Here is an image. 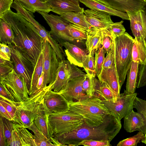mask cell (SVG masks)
I'll list each match as a JSON object with an SVG mask.
<instances>
[{
    "label": "cell",
    "instance_id": "15",
    "mask_svg": "<svg viewBox=\"0 0 146 146\" xmlns=\"http://www.w3.org/2000/svg\"><path fill=\"white\" fill-rule=\"evenodd\" d=\"M13 130L7 146H36L34 135L27 129L18 124L13 123Z\"/></svg>",
    "mask_w": 146,
    "mask_h": 146
},
{
    "label": "cell",
    "instance_id": "21",
    "mask_svg": "<svg viewBox=\"0 0 146 146\" xmlns=\"http://www.w3.org/2000/svg\"><path fill=\"white\" fill-rule=\"evenodd\" d=\"M90 9L108 13L110 15L118 17L123 19L129 20L127 13L114 9L102 0H79Z\"/></svg>",
    "mask_w": 146,
    "mask_h": 146
},
{
    "label": "cell",
    "instance_id": "35",
    "mask_svg": "<svg viewBox=\"0 0 146 146\" xmlns=\"http://www.w3.org/2000/svg\"><path fill=\"white\" fill-rule=\"evenodd\" d=\"M94 55L88 54L83 65L86 74L90 78L95 77L96 76Z\"/></svg>",
    "mask_w": 146,
    "mask_h": 146
},
{
    "label": "cell",
    "instance_id": "25",
    "mask_svg": "<svg viewBox=\"0 0 146 146\" xmlns=\"http://www.w3.org/2000/svg\"><path fill=\"white\" fill-rule=\"evenodd\" d=\"M94 87L92 97L100 99L101 101H111L115 102V97L111 90L105 83L101 82L95 77L94 78Z\"/></svg>",
    "mask_w": 146,
    "mask_h": 146
},
{
    "label": "cell",
    "instance_id": "39",
    "mask_svg": "<svg viewBox=\"0 0 146 146\" xmlns=\"http://www.w3.org/2000/svg\"><path fill=\"white\" fill-rule=\"evenodd\" d=\"M19 102L9 100L0 96V104H1L9 113L13 119L17 110Z\"/></svg>",
    "mask_w": 146,
    "mask_h": 146
},
{
    "label": "cell",
    "instance_id": "19",
    "mask_svg": "<svg viewBox=\"0 0 146 146\" xmlns=\"http://www.w3.org/2000/svg\"><path fill=\"white\" fill-rule=\"evenodd\" d=\"M129 17L131 29L135 37H141L146 41V15L143 10L134 14L126 13Z\"/></svg>",
    "mask_w": 146,
    "mask_h": 146
},
{
    "label": "cell",
    "instance_id": "51",
    "mask_svg": "<svg viewBox=\"0 0 146 146\" xmlns=\"http://www.w3.org/2000/svg\"><path fill=\"white\" fill-rule=\"evenodd\" d=\"M7 146V143L4 135L3 126L2 121L0 120V146Z\"/></svg>",
    "mask_w": 146,
    "mask_h": 146
},
{
    "label": "cell",
    "instance_id": "18",
    "mask_svg": "<svg viewBox=\"0 0 146 146\" xmlns=\"http://www.w3.org/2000/svg\"><path fill=\"white\" fill-rule=\"evenodd\" d=\"M102 0L114 9L131 14L143 10L146 3L141 0Z\"/></svg>",
    "mask_w": 146,
    "mask_h": 146
},
{
    "label": "cell",
    "instance_id": "4",
    "mask_svg": "<svg viewBox=\"0 0 146 146\" xmlns=\"http://www.w3.org/2000/svg\"><path fill=\"white\" fill-rule=\"evenodd\" d=\"M69 110L81 115L85 122L91 126H98L110 114L99 98L89 97L79 101L69 103Z\"/></svg>",
    "mask_w": 146,
    "mask_h": 146
},
{
    "label": "cell",
    "instance_id": "3",
    "mask_svg": "<svg viewBox=\"0 0 146 146\" xmlns=\"http://www.w3.org/2000/svg\"><path fill=\"white\" fill-rule=\"evenodd\" d=\"M52 86L49 84L29 96L27 100L19 102L13 123L28 129L36 117L46 111L43 104L44 96Z\"/></svg>",
    "mask_w": 146,
    "mask_h": 146
},
{
    "label": "cell",
    "instance_id": "29",
    "mask_svg": "<svg viewBox=\"0 0 146 146\" xmlns=\"http://www.w3.org/2000/svg\"><path fill=\"white\" fill-rule=\"evenodd\" d=\"M49 115L45 111L36 117L34 123L47 138L50 139L52 137L53 132L48 119Z\"/></svg>",
    "mask_w": 146,
    "mask_h": 146
},
{
    "label": "cell",
    "instance_id": "7",
    "mask_svg": "<svg viewBox=\"0 0 146 146\" xmlns=\"http://www.w3.org/2000/svg\"><path fill=\"white\" fill-rule=\"evenodd\" d=\"M137 94H130L125 90L120 94L116 101H101V102L108 109L110 113L121 120L129 114L133 110L134 102Z\"/></svg>",
    "mask_w": 146,
    "mask_h": 146
},
{
    "label": "cell",
    "instance_id": "1",
    "mask_svg": "<svg viewBox=\"0 0 146 146\" xmlns=\"http://www.w3.org/2000/svg\"><path fill=\"white\" fill-rule=\"evenodd\" d=\"M11 26L14 38L13 44L35 66L42 51L44 39L36 28L21 14L9 9L0 17Z\"/></svg>",
    "mask_w": 146,
    "mask_h": 146
},
{
    "label": "cell",
    "instance_id": "32",
    "mask_svg": "<svg viewBox=\"0 0 146 146\" xmlns=\"http://www.w3.org/2000/svg\"><path fill=\"white\" fill-rule=\"evenodd\" d=\"M14 38V33L11 26L0 19V43L7 45L12 44H13Z\"/></svg>",
    "mask_w": 146,
    "mask_h": 146
},
{
    "label": "cell",
    "instance_id": "36",
    "mask_svg": "<svg viewBox=\"0 0 146 146\" xmlns=\"http://www.w3.org/2000/svg\"><path fill=\"white\" fill-rule=\"evenodd\" d=\"M68 29L70 35L74 39L81 40L87 39L88 31L70 23L68 26Z\"/></svg>",
    "mask_w": 146,
    "mask_h": 146
},
{
    "label": "cell",
    "instance_id": "43",
    "mask_svg": "<svg viewBox=\"0 0 146 146\" xmlns=\"http://www.w3.org/2000/svg\"><path fill=\"white\" fill-rule=\"evenodd\" d=\"M13 68V61L0 57V78L7 75Z\"/></svg>",
    "mask_w": 146,
    "mask_h": 146
},
{
    "label": "cell",
    "instance_id": "6",
    "mask_svg": "<svg viewBox=\"0 0 146 146\" xmlns=\"http://www.w3.org/2000/svg\"><path fill=\"white\" fill-rule=\"evenodd\" d=\"M48 119L53 134H59L73 131L81 125L85 121L81 115L69 111L50 114Z\"/></svg>",
    "mask_w": 146,
    "mask_h": 146
},
{
    "label": "cell",
    "instance_id": "24",
    "mask_svg": "<svg viewBox=\"0 0 146 146\" xmlns=\"http://www.w3.org/2000/svg\"><path fill=\"white\" fill-rule=\"evenodd\" d=\"M132 60L140 65L146 64V41L141 37H135L131 52Z\"/></svg>",
    "mask_w": 146,
    "mask_h": 146
},
{
    "label": "cell",
    "instance_id": "26",
    "mask_svg": "<svg viewBox=\"0 0 146 146\" xmlns=\"http://www.w3.org/2000/svg\"><path fill=\"white\" fill-rule=\"evenodd\" d=\"M87 36L86 42L87 51L90 55H94L102 46L101 29L93 27L87 32Z\"/></svg>",
    "mask_w": 146,
    "mask_h": 146
},
{
    "label": "cell",
    "instance_id": "41",
    "mask_svg": "<svg viewBox=\"0 0 146 146\" xmlns=\"http://www.w3.org/2000/svg\"><path fill=\"white\" fill-rule=\"evenodd\" d=\"M0 119L3 123L4 135L8 145L11 140L13 130V121L1 116Z\"/></svg>",
    "mask_w": 146,
    "mask_h": 146
},
{
    "label": "cell",
    "instance_id": "56",
    "mask_svg": "<svg viewBox=\"0 0 146 146\" xmlns=\"http://www.w3.org/2000/svg\"><path fill=\"white\" fill-rule=\"evenodd\" d=\"M141 141L146 145V133L145 134V135L144 137Z\"/></svg>",
    "mask_w": 146,
    "mask_h": 146
},
{
    "label": "cell",
    "instance_id": "52",
    "mask_svg": "<svg viewBox=\"0 0 146 146\" xmlns=\"http://www.w3.org/2000/svg\"><path fill=\"white\" fill-rule=\"evenodd\" d=\"M0 116L10 120L12 121H13V117L5 107L1 104H0Z\"/></svg>",
    "mask_w": 146,
    "mask_h": 146
},
{
    "label": "cell",
    "instance_id": "2",
    "mask_svg": "<svg viewBox=\"0 0 146 146\" xmlns=\"http://www.w3.org/2000/svg\"><path fill=\"white\" fill-rule=\"evenodd\" d=\"M121 120L110 113L107 115L100 125L91 126L84 122L76 129L68 133L53 134L63 146H78L84 140L108 141L110 142L121 128Z\"/></svg>",
    "mask_w": 146,
    "mask_h": 146
},
{
    "label": "cell",
    "instance_id": "12",
    "mask_svg": "<svg viewBox=\"0 0 146 146\" xmlns=\"http://www.w3.org/2000/svg\"><path fill=\"white\" fill-rule=\"evenodd\" d=\"M11 59L15 71L25 79L29 90L30 89L34 67L22 52L15 45L11 44Z\"/></svg>",
    "mask_w": 146,
    "mask_h": 146
},
{
    "label": "cell",
    "instance_id": "37",
    "mask_svg": "<svg viewBox=\"0 0 146 146\" xmlns=\"http://www.w3.org/2000/svg\"><path fill=\"white\" fill-rule=\"evenodd\" d=\"M145 134L139 131L134 136L120 141L117 146H137V144L143 139Z\"/></svg>",
    "mask_w": 146,
    "mask_h": 146
},
{
    "label": "cell",
    "instance_id": "22",
    "mask_svg": "<svg viewBox=\"0 0 146 146\" xmlns=\"http://www.w3.org/2000/svg\"><path fill=\"white\" fill-rule=\"evenodd\" d=\"M51 11L60 15L67 12L84 13V8L68 0H48L45 2Z\"/></svg>",
    "mask_w": 146,
    "mask_h": 146
},
{
    "label": "cell",
    "instance_id": "20",
    "mask_svg": "<svg viewBox=\"0 0 146 146\" xmlns=\"http://www.w3.org/2000/svg\"><path fill=\"white\" fill-rule=\"evenodd\" d=\"M62 45L66 48L64 52L68 60L71 64L83 67V64L88 55L86 52L75 45L68 41L62 42Z\"/></svg>",
    "mask_w": 146,
    "mask_h": 146
},
{
    "label": "cell",
    "instance_id": "57",
    "mask_svg": "<svg viewBox=\"0 0 146 146\" xmlns=\"http://www.w3.org/2000/svg\"><path fill=\"white\" fill-rule=\"evenodd\" d=\"M143 10L146 15V3L143 7Z\"/></svg>",
    "mask_w": 146,
    "mask_h": 146
},
{
    "label": "cell",
    "instance_id": "55",
    "mask_svg": "<svg viewBox=\"0 0 146 146\" xmlns=\"http://www.w3.org/2000/svg\"><path fill=\"white\" fill-rule=\"evenodd\" d=\"M42 2H46V1H47L48 0H39ZM72 2L75 3L76 5H79V0H68Z\"/></svg>",
    "mask_w": 146,
    "mask_h": 146
},
{
    "label": "cell",
    "instance_id": "31",
    "mask_svg": "<svg viewBox=\"0 0 146 146\" xmlns=\"http://www.w3.org/2000/svg\"><path fill=\"white\" fill-rule=\"evenodd\" d=\"M44 57L42 52L38 57L36 65L34 67L32 74L31 86L29 90V96L35 93L38 80L43 70Z\"/></svg>",
    "mask_w": 146,
    "mask_h": 146
},
{
    "label": "cell",
    "instance_id": "40",
    "mask_svg": "<svg viewBox=\"0 0 146 146\" xmlns=\"http://www.w3.org/2000/svg\"><path fill=\"white\" fill-rule=\"evenodd\" d=\"M133 108L136 109L137 112L142 117L146 130V100H143L136 96L134 101Z\"/></svg>",
    "mask_w": 146,
    "mask_h": 146
},
{
    "label": "cell",
    "instance_id": "34",
    "mask_svg": "<svg viewBox=\"0 0 146 146\" xmlns=\"http://www.w3.org/2000/svg\"><path fill=\"white\" fill-rule=\"evenodd\" d=\"M101 32L102 46L106 53L111 49L114 37L110 28L101 29Z\"/></svg>",
    "mask_w": 146,
    "mask_h": 146
},
{
    "label": "cell",
    "instance_id": "49",
    "mask_svg": "<svg viewBox=\"0 0 146 146\" xmlns=\"http://www.w3.org/2000/svg\"><path fill=\"white\" fill-rule=\"evenodd\" d=\"M14 0H0V17L7 10L10 9Z\"/></svg>",
    "mask_w": 146,
    "mask_h": 146
},
{
    "label": "cell",
    "instance_id": "9",
    "mask_svg": "<svg viewBox=\"0 0 146 146\" xmlns=\"http://www.w3.org/2000/svg\"><path fill=\"white\" fill-rule=\"evenodd\" d=\"M87 75L68 60H61L59 63L54 81L51 84V90L58 92L70 79Z\"/></svg>",
    "mask_w": 146,
    "mask_h": 146
},
{
    "label": "cell",
    "instance_id": "11",
    "mask_svg": "<svg viewBox=\"0 0 146 146\" xmlns=\"http://www.w3.org/2000/svg\"><path fill=\"white\" fill-rule=\"evenodd\" d=\"M44 57V88L47 85L52 84L54 81L60 60L50 44L44 40L42 51Z\"/></svg>",
    "mask_w": 146,
    "mask_h": 146
},
{
    "label": "cell",
    "instance_id": "8",
    "mask_svg": "<svg viewBox=\"0 0 146 146\" xmlns=\"http://www.w3.org/2000/svg\"><path fill=\"white\" fill-rule=\"evenodd\" d=\"M0 82L5 85L16 102H22L29 98V90L24 79L14 69L0 78Z\"/></svg>",
    "mask_w": 146,
    "mask_h": 146
},
{
    "label": "cell",
    "instance_id": "5",
    "mask_svg": "<svg viewBox=\"0 0 146 146\" xmlns=\"http://www.w3.org/2000/svg\"><path fill=\"white\" fill-rule=\"evenodd\" d=\"M133 39L127 32L114 39L115 66L121 89L125 82L132 60Z\"/></svg>",
    "mask_w": 146,
    "mask_h": 146
},
{
    "label": "cell",
    "instance_id": "38",
    "mask_svg": "<svg viewBox=\"0 0 146 146\" xmlns=\"http://www.w3.org/2000/svg\"><path fill=\"white\" fill-rule=\"evenodd\" d=\"M105 54L106 53L102 46L95 53V65L96 76H97L100 74L102 70L105 58Z\"/></svg>",
    "mask_w": 146,
    "mask_h": 146
},
{
    "label": "cell",
    "instance_id": "13",
    "mask_svg": "<svg viewBox=\"0 0 146 146\" xmlns=\"http://www.w3.org/2000/svg\"><path fill=\"white\" fill-rule=\"evenodd\" d=\"M86 76L70 79L59 91L69 103L76 102L89 97L82 87L83 82Z\"/></svg>",
    "mask_w": 146,
    "mask_h": 146
},
{
    "label": "cell",
    "instance_id": "28",
    "mask_svg": "<svg viewBox=\"0 0 146 146\" xmlns=\"http://www.w3.org/2000/svg\"><path fill=\"white\" fill-rule=\"evenodd\" d=\"M139 64L131 60L127 75L126 90L129 93H135L137 88Z\"/></svg>",
    "mask_w": 146,
    "mask_h": 146
},
{
    "label": "cell",
    "instance_id": "50",
    "mask_svg": "<svg viewBox=\"0 0 146 146\" xmlns=\"http://www.w3.org/2000/svg\"><path fill=\"white\" fill-rule=\"evenodd\" d=\"M0 96H2L11 100L16 101L15 99L3 83L0 82Z\"/></svg>",
    "mask_w": 146,
    "mask_h": 146
},
{
    "label": "cell",
    "instance_id": "46",
    "mask_svg": "<svg viewBox=\"0 0 146 146\" xmlns=\"http://www.w3.org/2000/svg\"><path fill=\"white\" fill-rule=\"evenodd\" d=\"M146 85V64L141 65L139 67L137 80V88Z\"/></svg>",
    "mask_w": 146,
    "mask_h": 146
},
{
    "label": "cell",
    "instance_id": "30",
    "mask_svg": "<svg viewBox=\"0 0 146 146\" xmlns=\"http://www.w3.org/2000/svg\"><path fill=\"white\" fill-rule=\"evenodd\" d=\"M19 1L22 6L27 10L34 13L39 11L48 13L50 8L46 3L39 0H14Z\"/></svg>",
    "mask_w": 146,
    "mask_h": 146
},
{
    "label": "cell",
    "instance_id": "42",
    "mask_svg": "<svg viewBox=\"0 0 146 146\" xmlns=\"http://www.w3.org/2000/svg\"><path fill=\"white\" fill-rule=\"evenodd\" d=\"M114 37L111 49L106 53L102 68H111L115 65Z\"/></svg>",
    "mask_w": 146,
    "mask_h": 146
},
{
    "label": "cell",
    "instance_id": "53",
    "mask_svg": "<svg viewBox=\"0 0 146 146\" xmlns=\"http://www.w3.org/2000/svg\"><path fill=\"white\" fill-rule=\"evenodd\" d=\"M44 72L43 71L38 80L35 93L44 88Z\"/></svg>",
    "mask_w": 146,
    "mask_h": 146
},
{
    "label": "cell",
    "instance_id": "14",
    "mask_svg": "<svg viewBox=\"0 0 146 146\" xmlns=\"http://www.w3.org/2000/svg\"><path fill=\"white\" fill-rule=\"evenodd\" d=\"M43 104L46 113L50 115L53 113H61L69 110V103L60 93L51 90L45 93Z\"/></svg>",
    "mask_w": 146,
    "mask_h": 146
},
{
    "label": "cell",
    "instance_id": "44",
    "mask_svg": "<svg viewBox=\"0 0 146 146\" xmlns=\"http://www.w3.org/2000/svg\"><path fill=\"white\" fill-rule=\"evenodd\" d=\"M94 78H90L87 75L82 84L83 90L89 97H92L93 96Z\"/></svg>",
    "mask_w": 146,
    "mask_h": 146
},
{
    "label": "cell",
    "instance_id": "33",
    "mask_svg": "<svg viewBox=\"0 0 146 146\" xmlns=\"http://www.w3.org/2000/svg\"><path fill=\"white\" fill-rule=\"evenodd\" d=\"M34 134L35 142L36 146H54L50 139L47 138L36 127L33 122L28 128Z\"/></svg>",
    "mask_w": 146,
    "mask_h": 146
},
{
    "label": "cell",
    "instance_id": "47",
    "mask_svg": "<svg viewBox=\"0 0 146 146\" xmlns=\"http://www.w3.org/2000/svg\"><path fill=\"white\" fill-rule=\"evenodd\" d=\"M10 45H7L0 43V58L6 60H11V49Z\"/></svg>",
    "mask_w": 146,
    "mask_h": 146
},
{
    "label": "cell",
    "instance_id": "17",
    "mask_svg": "<svg viewBox=\"0 0 146 146\" xmlns=\"http://www.w3.org/2000/svg\"><path fill=\"white\" fill-rule=\"evenodd\" d=\"M97 77L100 81L105 83L111 90L117 100L121 89L115 65L111 68H102Z\"/></svg>",
    "mask_w": 146,
    "mask_h": 146
},
{
    "label": "cell",
    "instance_id": "48",
    "mask_svg": "<svg viewBox=\"0 0 146 146\" xmlns=\"http://www.w3.org/2000/svg\"><path fill=\"white\" fill-rule=\"evenodd\" d=\"M108 141H98L93 140H84L79 143L78 146H110L111 145Z\"/></svg>",
    "mask_w": 146,
    "mask_h": 146
},
{
    "label": "cell",
    "instance_id": "10",
    "mask_svg": "<svg viewBox=\"0 0 146 146\" xmlns=\"http://www.w3.org/2000/svg\"><path fill=\"white\" fill-rule=\"evenodd\" d=\"M43 17L50 28L49 33L52 37L58 42V40L72 41L74 40L70 35L68 29L70 23L60 16L49 14L39 11L37 12Z\"/></svg>",
    "mask_w": 146,
    "mask_h": 146
},
{
    "label": "cell",
    "instance_id": "54",
    "mask_svg": "<svg viewBox=\"0 0 146 146\" xmlns=\"http://www.w3.org/2000/svg\"><path fill=\"white\" fill-rule=\"evenodd\" d=\"M51 139L52 143L54 144L55 146H63L62 144L55 138L52 137L51 138Z\"/></svg>",
    "mask_w": 146,
    "mask_h": 146
},
{
    "label": "cell",
    "instance_id": "58",
    "mask_svg": "<svg viewBox=\"0 0 146 146\" xmlns=\"http://www.w3.org/2000/svg\"><path fill=\"white\" fill-rule=\"evenodd\" d=\"M143 1L145 3H146V0H141Z\"/></svg>",
    "mask_w": 146,
    "mask_h": 146
},
{
    "label": "cell",
    "instance_id": "27",
    "mask_svg": "<svg viewBox=\"0 0 146 146\" xmlns=\"http://www.w3.org/2000/svg\"><path fill=\"white\" fill-rule=\"evenodd\" d=\"M60 16L70 23L87 31L93 27L86 21L84 13L67 12Z\"/></svg>",
    "mask_w": 146,
    "mask_h": 146
},
{
    "label": "cell",
    "instance_id": "45",
    "mask_svg": "<svg viewBox=\"0 0 146 146\" xmlns=\"http://www.w3.org/2000/svg\"><path fill=\"white\" fill-rule=\"evenodd\" d=\"M123 21L113 23L111 26L110 29L115 38L121 36L125 33L126 30L122 24Z\"/></svg>",
    "mask_w": 146,
    "mask_h": 146
},
{
    "label": "cell",
    "instance_id": "16",
    "mask_svg": "<svg viewBox=\"0 0 146 146\" xmlns=\"http://www.w3.org/2000/svg\"><path fill=\"white\" fill-rule=\"evenodd\" d=\"M84 13L86 21L94 28L100 29L110 28L113 23L108 13L90 9L84 10Z\"/></svg>",
    "mask_w": 146,
    "mask_h": 146
},
{
    "label": "cell",
    "instance_id": "23",
    "mask_svg": "<svg viewBox=\"0 0 146 146\" xmlns=\"http://www.w3.org/2000/svg\"><path fill=\"white\" fill-rule=\"evenodd\" d=\"M123 127L127 132L138 131L145 135L146 132L145 124L143 119L137 112L133 110L124 118Z\"/></svg>",
    "mask_w": 146,
    "mask_h": 146
}]
</instances>
